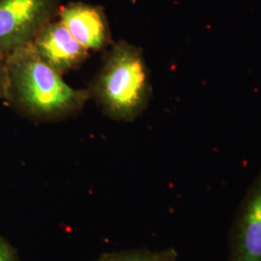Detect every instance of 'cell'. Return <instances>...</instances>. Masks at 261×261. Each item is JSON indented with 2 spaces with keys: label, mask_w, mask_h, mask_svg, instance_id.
I'll use <instances>...</instances> for the list:
<instances>
[{
  "label": "cell",
  "mask_w": 261,
  "mask_h": 261,
  "mask_svg": "<svg viewBox=\"0 0 261 261\" xmlns=\"http://www.w3.org/2000/svg\"><path fill=\"white\" fill-rule=\"evenodd\" d=\"M7 102L36 121H59L81 112L90 98L75 89L39 56L32 45L6 56Z\"/></svg>",
  "instance_id": "cell-1"
},
{
  "label": "cell",
  "mask_w": 261,
  "mask_h": 261,
  "mask_svg": "<svg viewBox=\"0 0 261 261\" xmlns=\"http://www.w3.org/2000/svg\"><path fill=\"white\" fill-rule=\"evenodd\" d=\"M88 91L113 120L137 119L147 108L152 93L142 50L124 41L114 44Z\"/></svg>",
  "instance_id": "cell-2"
},
{
  "label": "cell",
  "mask_w": 261,
  "mask_h": 261,
  "mask_svg": "<svg viewBox=\"0 0 261 261\" xmlns=\"http://www.w3.org/2000/svg\"><path fill=\"white\" fill-rule=\"evenodd\" d=\"M59 10L58 0H0V54L32 45Z\"/></svg>",
  "instance_id": "cell-3"
},
{
  "label": "cell",
  "mask_w": 261,
  "mask_h": 261,
  "mask_svg": "<svg viewBox=\"0 0 261 261\" xmlns=\"http://www.w3.org/2000/svg\"><path fill=\"white\" fill-rule=\"evenodd\" d=\"M227 261H261V168L237 208Z\"/></svg>",
  "instance_id": "cell-4"
},
{
  "label": "cell",
  "mask_w": 261,
  "mask_h": 261,
  "mask_svg": "<svg viewBox=\"0 0 261 261\" xmlns=\"http://www.w3.org/2000/svg\"><path fill=\"white\" fill-rule=\"evenodd\" d=\"M32 46L47 65L61 75L81 67L89 56V50L71 35L60 20L48 22Z\"/></svg>",
  "instance_id": "cell-5"
},
{
  "label": "cell",
  "mask_w": 261,
  "mask_h": 261,
  "mask_svg": "<svg viewBox=\"0 0 261 261\" xmlns=\"http://www.w3.org/2000/svg\"><path fill=\"white\" fill-rule=\"evenodd\" d=\"M59 20L88 50H102L112 43L111 31L102 8L82 2L60 7Z\"/></svg>",
  "instance_id": "cell-6"
},
{
  "label": "cell",
  "mask_w": 261,
  "mask_h": 261,
  "mask_svg": "<svg viewBox=\"0 0 261 261\" xmlns=\"http://www.w3.org/2000/svg\"><path fill=\"white\" fill-rule=\"evenodd\" d=\"M178 258L179 253L174 248L160 251L141 248L105 253L95 261H178Z\"/></svg>",
  "instance_id": "cell-7"
},
{
  "label": "cell",
  "mask_w": 261,
  "mask_h": 261,
  "mask_svg": "<svg viewBox=\"0 0 261 261\" xmlns=\"http://www.w3.org/2000/svg\"><path fill=\"white\" fill-rule=\"evenodd\" d=\"M0 261H20L16 250L6 239L0 236Z\"/></svg>",
  "instance_id": "cell-8"
},
{
  "label": "cell",
  "mask_w": 261,
  "mask_h": 261,
  "mask_svg": "<svg viewBox=\"0 0 261 261\" xmlns=\"http://www.w3.org/2000/svg\"><path fill=\"white\" fill-rule=\"evenodd\" d=\"M7 95V69L6 56L0 54V99H6Z\"/></svg>",
  "instance_id": "cell-9"
}]
</instances>
